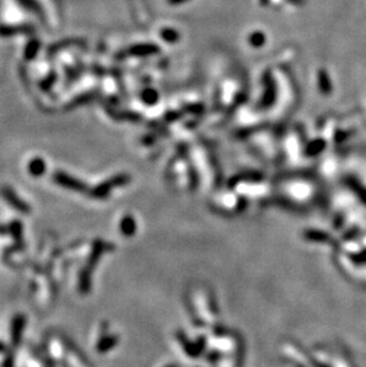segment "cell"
Here are the masks:
<instances>
[{
	"mask_svg": "<svg viewBox=\"0 0 366 367\" xmlns=\"http://www.w3.org/2000/svg\"><path fill=\"white\" fill-rule=\"evenodd\" d=\"M54 181L58 184L64 186V188L70 189L74 191H86L87 186L83 182L79 181L73 176H69L68 174L62 173V171H58V173L54 175Z\"/></svg>",
	"mask_w": 366,
	"mask_h": 367,
	"instance_id": "6da1fadb",
	"label": "cell"
},
{
	"mask_svg": "<svg viewBox=\"0 0 366 367\" xmlns=\"http://www.w3.org/2000/svg\"><path fill=\"white\" fill-rule=\"evenodd\" d=\"M1 194L2 196L5 197V200L7 201L8 203L11 204L13 208H16L17 210H19V212L22 213H29L30 212V207L29 204L25 202V201L20 200L19 196L16 194L14 191H12L10 188H4L1 190Z\"/></svg>",
	"mask_w": 366,
	"mask_h": 367,
	"instance_id": "7a4b0ae2",
	"label": "cell"
},
{
	"mask_svg": "<svg viewBox=\"0 0 366 367\" xmlns=\"http://www.w3.org/2000/svg\"><path fill=\"white\" fill-rule=\"evenodd\" d=\"M156 53H158V48L154 44H139L126 50L128 56H148Z\"/></svg>",
	"mask_w": 366,
	"mask_h": 367,
	"instance_id": "3957f363",
	"label": "cell"
},
{
	"mask_svg": "<svg viewBox=\"0 0 366 367\" xmlns=\"http://www.w3.org/2000/svg\"><path fill=\"white\" fill-rule=\"evenodd\" d=\"M265 94H264L263 96V106L264 107H269L270 105H272V102H274L275 100V96H276V91H275V85H274V81L271 80V77H266L265 80Z\"/></svg>",
	"mask_w": 366,
	"mask_h": 367,
	"instance_id": "277c9868",
	"label": "cell"
},
{
	"mask_svg": "<svg viewBox=\"0 0 366 367\" xmlns=\"http://www.w3.org/2000/svg\"><path fill=\"white\" fill-rule=\"evenodd\" d=\"M29 173L32 176L38 177L43 175L46 173V162L43 161V158H34L29 163Z\"/></svg>",
	"mask_w": 366,
	"mask_h": 367,
	"instance_id": "5b68a950",
	"label": "cell"
},
{
	"mask_svg": "<svg viewBox=\"0 0 366 367\" xmlns=\"http://www.w3.org/2000/svg\"><path fill=\"white\" fill-rule=\"evenodd\" d=\"M24 324H25V318L24 316H18L13 322V328H12V339L13 341L18 344L19 342L20 336H22V332L24 329Z\"/></svg>",
	"mask_w": 366,
	"mask_h": 367,
	"instance_id": "8992f818",
	"label": "cell"
},
{
	"mask_svg": "<svg viewBox=\"0 0 366 367\" xmlns=\"http://www.w3.org/2000/svg\"><path fill=\"white\" fill-rule=\"evenodd\" d=\"M319 82H320V89L322 91L323 94H328L331 92V82H329L328 75L325 71L321 70L319 74Z\"/></svg>",
	"mask_w": 366,
	"mask_h": 367,
	"instance_id": "52a82bcc",
	"label": "cell"
},
{
	"mask_svg": "<svg viewBox=\"0 0 366 367\" xmlns=\"http://www.w3.org/2000/svg\"><path fill=\"white\" fill-rule=\"evenodd\" d=\"M38 49H40V43L37 41H32L30 42L25 49V57L28 60H32L36 57V54H37Z\"/></svg>",
	"mask_w": 366,
	"mask_h": 367,
	"instance_id": "ba28073f",
	"label": "cell"
},
{
	"mask_svg": "<svg viewBox=\"0 0 366 367\" xmlns=\"http://www.w3.org/2000/svg\"><path fill=\"white\" fill-rule=\"evenodd\" d=\"M248 41H250V44H252L253 47L259 48V47H262L264 44V42H265V36H264L263 32H259V31L253 32V34L250 36V40Z\"/></svg>",
	"mask_w": 366,
	"mask_h": 367,
	"instance_id": "9c48e42d",
	"label": "cell"
},
{
	"mask_svg": "<svg viewBox=\"0 0 366 367\" xmlns=\"http://www.w3.org/2000/svg\"><path fill=\"white\" fill-rule=\"evenodd\" d=\"M161 36L164 41L170 42V43H173V42H176L179 40V34L173 29L163 30V31L161 32Z\"/></svg>",
	"mask_w": 366,
	"mask_h": 367,
	"instance_id": "30bf717a",
	"label": "cell"
},
{
	"mask_svg": "<svg viewBox=\"0 0 366 367\" xmlns=\"http://www.w3.org/2000/svg\"><path fill=\"white\" fill-rule=\"evenodd\" d=\"M142 98L146 104H150V105L155 104V102L157 101V93H156L155 91H152V89H148V91H145L143 93Z\"/></svg>",
	"mask_w": 366,
	"mask_h": 367,
	"instance_id": "8fae6325",
	"label": "cell"
},
{
	"mask_svg": "<svg viewBox=\"0 0 366 367\" xmlns=\"http://www.w3.org/2000/svg\"><path fill=\"white\" fill-rule=\"evenodd\" d=\"M188 1V0H169V2L172 5H179V4H182V2H185Z\"/></svg>",
	"mask_w": 366,
	"mask_h": 367,
	"instance_id": "7c38bea8",
	"label": "cell"
},
{
	"mask_svg": "<svg viewBox=\"0 0 366 367\" xmlns=\"http://www.w3.org/2000/svg\"><path fill=\"white\" fill-rule=\"evenodd\" d=\"M266 1H268V0H262V2H263V4H265V2Z\"/></svg>",
	"mask_w": 366,
	"mask_h": 367,
	"instance_id": "4fadbf2b",
	"label": "cell"
}]
</instances>
